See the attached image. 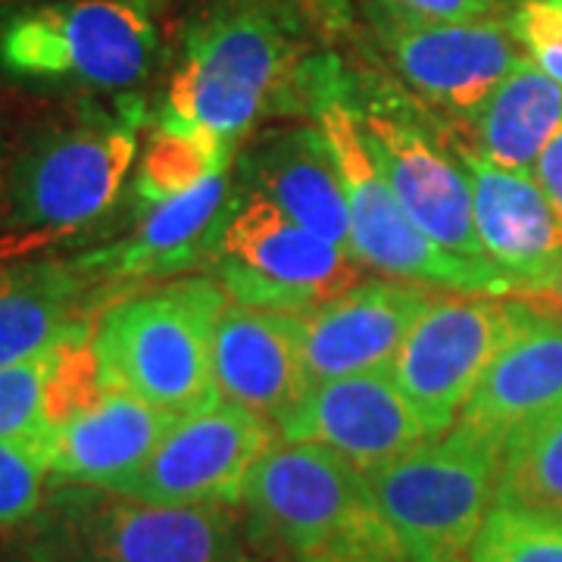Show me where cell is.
I'll list each match as a JSON object with an SVG mask.
<instances>
[{"instance_id": "6da1fadb", "label": "cell", "mask_w": 562, "mask_h": 562, "mask_svg": "<svg viewBox=\"0 0 562 562\" xmlns=\"http://www.w3.org/2000/svg\"><path fill=\"white\" fill-rule=\"evenodd\" d=\"M241 506L247 541L262 560L382 562L403 547L366 475L319 443L279 438L250 469Z\"/></svg>"}, {"instance_id": "7a4b0ae2", "label": "cell", "mask_w": 562, "mask_h": 562, "mask_svg": "<svg viewBox=\"0 0 562 562\" xmlns=\"http://www.w3.org/2000/svg\"><path fill=\"white\" fill-rule=\"evenodd\" d=\"M288 91H297L301 106H306V113L316 120V128L328 140L350 210V238L357 260L391 279L425 288H450L460 294L491 297L509 294V281L491 262L465 260L460 254L443 250L409 220L362 140L347 101V72L341 63L319 57L297 66Z\"/></svg>"}, {"instance_id": "3957f363", "label": "cell", "mask_w": 562, "mask_h": 562, "mask_svg": "<svg viewBox=\"0 0 562 562\" xmlns=\"http://www.w3.org/2000/svg\"><path fill=\"white\" fill-rule=\"evenodd\" d=\"M10 541L32 562H257L228 506H157L91 484H50Z\"/></svg>"}, {"instance_id": "277c9868", "label": "cell", "mask_w": 562, "mask_h": 562, "mask_svg": "<svg viewBox=\"0 0 562 562\" xmlns=\"http://www.w3.org/2000/svg\"><path fill=\"white\" fill-rule=\"evenodd\" d=\"M297 72L291 25L272 0H222L184 35L160 125L203 132L232 150L288 94Z\"/></svg>"}, {"instance_id": "5b68a950", "label": "cell", "mask_w": 562, "mask_h": 562, "mask_svg": "<svg viewBox=\"0 0 562 562\" xmlns=\"http://www.w3.org/2000/svg\"><path fill=\"white\" fill-rule=\"evenodd\" d=\"M147 125V106L128 98L113 113H91L29 140L3 172V225L13 241L66 238L101 222L120 203Z\"/></svg>"}, {"instance_id": "8992f818", "label": "cell", "mask_w": 562, "mask_h": 562, "mask_svg": "<svg viewBox=\"0 0 562 562\" xmlns=\"http://www.w3.org/2000/svg\"><path fill=\"white\" fill-rule=\"evenodd\" d=\"M228 294L213 279L135 291L94 319V347L116 391L191 413L216 401L213 328Z\"/></svg>"}, {"instance_id": "52a82bcc", "label": "cell", "mask_w": 562, "mask_h": 562, "mask_svg": "<svg viewBox=\"0 0 562 562\" xmlns=\"http://www.w3.org/2000/svg\"><path fill=\"white\" fill-rule=\"evenodd\" d=\"M162 0H50L0 20V72L41 85L120 91L157 57Z\"/></svg>"}, {"instance_id": "ba28073f", "label": "cell", "mask_w": 562, "mask_h": 562, "mask_svg": "<svg viewBox=\"0 0 562 562\" xmlns=\"http://www.w3.org/2000/svg\"><path fill=\"white\" fill-rule=\"evenodd\" d=\"M347 101L362 140L409 220L443 250L487 262L472 222V191L450 128L409 91L382 79L347 76Z\"/></svg>"}, {"instance_id": "9c48e42d", "label": "cell", "mask_w": 562, "mask_h": 562, "mask_svg": "<svg viewBox=\"0 0 562 562\" xmlns=\"http://www.w3.org/2000/svg\"><path fill=\"white\" fill-rule=\"evenodd\" d=\"M501 453L503 441L453 422L450 431L366 472V487L406 550L465 557L497 497Z\"/></svg>"}, {"instance_id": "30bf717a", "label": "cell", "mask_w": 562, "mask_h": 562, "mask_svg": "<svg viewBox=\"0 0 562 562\" xmlns=\"http://www.w3.org/2000/svg\"><path fill=\"white\" fill-rule=\"evenodd\" d=\"M206 262L235 303L297 316L335 301L360 281V260L353 254L241 188L232 191Z\"/></svg>"}, {"instance_id": "8fae6325", "label": "cell", "mask_w": 562, "mask_h": 562, "mask_svg": "<svg viewBox=\"0 0 562 562\" xmlns=\"http://www.w3.org/2000/svg\"><path fill=\"white\" fill-rule=\"evenodd\" d=\"M528 306L513 297H435L403 338L391 375L428 438L453 428L484 369L516 335Z\"/></svg>"}, {"instance_id": "7c38bea8", "label": "cell", "mask_w": 562, "mask_h": 562, "mask_svg": "<svg viewBox=\"0 0 562 562\" xmlns=\"http://www.w3.org/2000/svg\"><path fill=\"white\" fill-rule=\"evenodd\" d=\"M375 38L397 79L428 110L472 120L522 50L497 20H425L394 7H375Z\"/></svg>"}, {"instance_id": "4fadbf2b", "label": "cell", "mask_w": 562, "mask_h": 562, "mask_svg": "<svg viewBox=\"0 0 562 562\" xmlns=\"http://www.w3.org/2000/svg\"><path fill=\"white\" fill-rule=\"evenodd\" d=\"M279 428L238 403L210 401L184 413L138 472L106 491L157 506H235Z\"/></svg>"}, {"instance_id": "5bb4252c", "label": "cell", "mask_w": 562, "mask_h": 562, "mask_svg": "<svg viewBox=\"0 0 562 562\" xmlns=\"http://www.w3.org/2000/svg\"><path fill=\"white\" fill-rule=\"evenodd\" d=\"M284 441L319 443L362 475L428 438L391 369L313 384L279 422Z\"/></svg>"}, {"instance_id": "9a60e30c", "label": "cell", "mask_w": 562, "mask_h": 562, "mask_svg": "<svg viewBox=\"0 0 562 562\" xmlns=\"http://www.w3.org/2000/svg\"><path fill=\"white\" fill-rule=\"evenodd\" d=\"M450 140L472 191V222L487 262L509 281L516 297L535 291L562 262V220L531 176L506 172L465 147L453 128Z\"/></svg>"}, {"instance_id": "2e32d148", "label": "cell", "mask_w": 562, "mask_h": 562, "mask_svg": "<svg viewBox=\"0 0 562 562\" xmlns=\"http://www.w3.org/2000/svg\"><path fill=\"white\" fill-rule=\"evenodd\" d=\"M306 322L297 313H276L225 303L213 328V387L216 397L238 403L276 428L284 413L310 391Z\"/></svg>"}, {"instance_id": "e0dca14e", "label": "cell", "mask_w": 562, "mask_h": 562, "mask_svg": "<svg viewBox=\"0 0 562 562\" xmlns=\"http://www.w3.org/2000/svg\"><path fill=\"white\" fill-rule=\"evenodd\" d=\"M435 294L425 284L401 279L357 281L335 301L316 306L306 322L310 387L344 375L382 372L401 350Z\"/></svg>"}, {"instance_id": "ac0fdd59", "label": "cell", "mask_w": 562, "mask_h": 562, "mask_svg": "<svg viewBox=\"0 0 562 562\" xmlns=\"http://www.w3.org/2000/svg\"><path fill=\"white\" fill-rule=\"evenodd\" d=\"M232 184L222 176L198 184L172 201L147 206L138 228L122 241L98 247L76 260L81 272L101 288H132L138 281L166 279L210 257L222 216L232 201Z\"/></svg>"}, {"instance_id": "d6986e66", "label": "cell", "mask_w": 562, "mask_h": 562, "mask_svg": "<svg viewBox=\"0 0 562 562\" xmlns=\"http://www.w3.org/2000/svg\"><path fill=\"white\" fill-rule=\"evenodd\" d=\"M184 413L113 391L41 438L50 484L113 487L160 447Z\"/></svg>"}, {"instance_id": "ffe728a7", "label": "cell", "mask_w": 562, "mask_h": 562, "mask_svg": "<svg viewBox=\"0 0 562 562\" xmlns=\"http://www.w3.org/2000/svg\"><path fill=\"white\" fill-rule=\"evenodd\" d=\"M238 179L241 191L260 194L319 238L353 254L341 176L319 128L266 132L238 162Z\"/></svg>"}, {"instance_id": "44dd1931", "label": "cell", "mask_w": 562, "mask_h": 562, "mask_svg": "<svg viewBox=\"0 0 562 562\" xmlns=\"http://www.w3.org/2000/svg\"><path fill=\"white\" fill-rule=\"evenodd\" d=\"M562 406V319L528 310L516 335L484 369L460 419L506 441L525 422Z\"/></svg>"}, {"instance_id": "7402d4cb", "label": "cell", "mask_w": 562, "mask_h": 562, "mask_svg": "<svg viewBox=\"0 0 562 562\" xmlns=\"http://www.w3.org/2000/svg\"><path fill=\"white\" fill-rule=\"evenodd\" d=\"M450 128L491 166L531 176L543 147L562 132V88L522 54L482 110Z\"/></svg>"}, {"instance_id": "603a6c76", "label": "cell", "mask_w": 562, "mask_h": 562, "mask_svg": "<svg viewBox=\"0 0 562 562\" xmlns=\"http://www.w3.org/2000/svg\"><path fill=\"white\" fill-rule=\"evenodd\" d=\"M98 284L72 262H16L0 269V369L47 353L63 335L88 319Z\"/></svg>"}, {"instance_id": "cb8c5ba5", "label": "cell", "mask_w": 562, "mask_h": 562, "mask_svg": "<svg viewBox=\"0 0 562 562\" xmlns=\"http://www.w3.org/2000/svg\"><path fill=\"white\" fill-rule=\"evenodd\" d=\"M494 503L562 519V406L509 431Z\"/></svg>"}, {"instance_id": "d4e9b609", "label": "cell", "mask_w": 562, "mask_h": 562, "mask_svg": "<svg viewBox=\"0 0 562 562\" xmlns=\"http://www.w3.org/2000/svg\"><path fill=\"white\" fill-rule=\"evenodd\" d=\"M232 154L235 150L228 144L203 132L154 122V135L138 162L135 194L147 206L172 201L179 194L194 191L213 176H222L225 166L232 162Z\"/></svg>"}, {"instance_id": "484cf974", "label": "cell", "mask_w": 562, "mask_h": 562, "mask_svg": "<svg viewBox=\"0 0 562 562\" xmlns=\"http://www.w3.org/2000/svg\"><path fill=\"white\" fill-rule=\"evenodd\" d=\"M465 562H562V519L494 503Z\"/></svg>"}, {"instance_id": "4316f807", "label": "cell", "mask_w": 562, "mask_h": 562, "mask_svg": "<svg viewBox=\"0 0 562 562\" xmlns=\"http://www.w3.org/2000/svg\"><path fill=\"white\" fill-rule=\"evenodd\" d=\"M50 491L38 441H0V541L29 522Z\"/></svg>"}, {"instance_id": "83f0119b", "label": "cell", "mask_w": 562, "mask_h": 562, "mask_svg": "<svg viewBox=\"0 0 562 562\" xmlns=\"http://www.w3.org/2000/svg\"><path fill=\"white\" fill-rule=\"evenodd\" d=\"M54 347L35 360L0 369V441H41L50 431L44 391Z\"/></svg>"}, {"instance_id": "f1b7e54d", "label": "cell", "mask_w": 562, "mask_h": 562, "mask_svg": "<svg viewBox=\"0 0 562 562\" xmlns=\"http://www.w3.org/2000/svg\"><path fill=\"white\" fill-rule=\"evenodd\" d=\"M509 32L525 57L538 63L562 88V3L560 0H519L509 13Z\"/></svg>"}, {"instance_id": "f546056e", "label": "cell", "mask_w": 562, "mask_h": 562, "mask_svg": "<svg viewBox=\"0 0 562 562\" xmlns=\"http://www.w3.org/2000/svg\"><path fill=\"white\" fill-rule=\"evenodd\" d=\"M379 3L425 20H484L497 7V0H379Z\"/></svg>"}, {"instance_id": "4dcf8cb0", "label": "cell", "mask_w": 562, "mask_h": 562, "mask_svg": "<svg viewBox=\"0 0 562 562\" xmlns=\"http://www.w3.org/2000/svg\"><path fill=\"white\" fill-rule=\"evenodd\" d=\"M531 179L541 184L547 201L553 203L557 216L562 220V132L543 147V154L531 169Z\"/></svg>"}, {"instance_id": "1f68e13d", "label": "cell", "mask_w": 562, "mask_h": 562, "mask_svg": "<svg viewBox=\"0 0 562 562\" xmlns=\"http://www.w3.org/2000/svg\"><path fill=\"white\" fill-rule=\"evenodd\" d=\"M513 301L525 303L528 310H535L541 316H557V319H562V262L560 269L543 281V284H538L535 291L516 294Z\"/></svg>"}, {"instance_id": "d6a6232c", "label": "cell", "mask_w": 562, "mask_h": 562, "mask_svg": "<svg viewBox=\"0 0 562 562\" xmlns=\"http://www.w3.org/2000/svg\"><path fill=\"white\" fill-rule=\"evenodd\" d=\"M382 562H465V557H425V553H416V550L401 547L397 553H391V557Z\"/></svg>"}, {"instance_id": "836d02e7", "label": "cell", "mask_w": 562, "mask_h": 562, "mask_svg": "<svg viewBox=\"0 0 562 562\" xmlns=\"http://www.w3.org/2000/svg\"><path fill=\"white\" fill-rule=\"evenodd\" d=\"M0 562H32V560L22 553L16 543L7 538V541H0Z\"/></svg>"}, {"instance_id": "e575fe53", "label": "cell", "mask_w": 562, "mask_h": 562, "mask_svg": "<svg viewBox=\"0 0 562 562\" xmlns=\"http://www.w3.org/2000/svg\"><path fill=\"white\" fill-rule=\"evenodd\" d=\"M257 562H281V560H262V557H257Z\"/></svg>"}, {"instance_id": "d590c367", "label": "cell", "mask_w": 562, "mask_h": 562, "mask_svg": "<svg viewBox=\"0 0 562 562\" xmlns=\"http://www.w3.org/2000/svg\"><path fill=\"white\" fill-rule=\"evenodd\" d=\"M560 3H562V0H560Z\"/></svg>"}]
</instances>
